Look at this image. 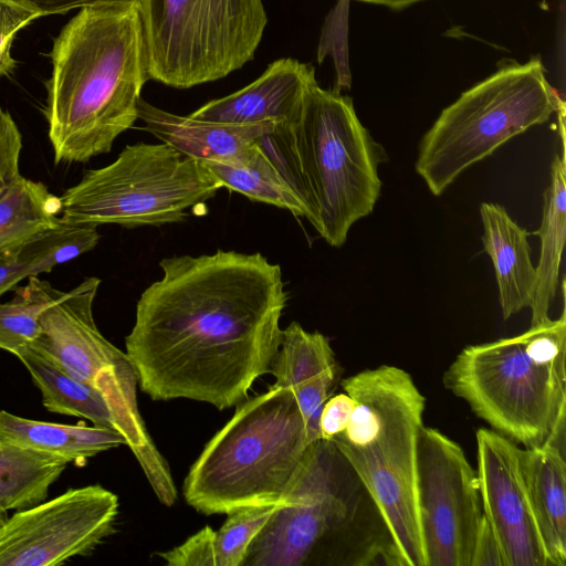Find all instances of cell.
Returning a JSON list of instances; mask_svg holds the SVG:
<instances>
[{"label":"cell","instance_id":"3","mask_svg":"<svg viewBox=\"0 0 566 566\" xmlns=\"http://www.w3.org/2000/svg\"><path fill=\"white\" fill-rule=\"evenodd\" d=\"M269 156L307 209V220L332 247H342L352 226L373 212L380 196L381 147L357 117L350 97L306 90L298 120L269 136Z\"/></svg>","mask_w":566,"mask_h":566},{"label":"cell","instance_id":"33","mask_svg":"<svg viewBox=\"0 0 566 566\" xmlns=\"http://www.w3.org/2000/svg\"><path fill=\"white\" fill-rule=\"evenodd\" d=\"M39 17L65 13L73 9L101 6H134L140 8L143 0H14Z\"/></svg>","mask_w":566,"mask_h":566},{"label":"cell","instance_id":"36","mask_svg":"<svg viewBox=\"0 0 566 566\" xmlns=\"http://www.w3.org/2000/svg\"><path fill=\"white\" fill-rule=\"evenodd\" d=\"M358 2L386 7L392 10H401L423 0H355Z\"/></svg>","mask_w":566,"mask_h":566},{"label":"cell","instance_id":"12","mask_svg":"<svg viewBox=\"0 0 566 566\" xmlns=\"http://www.w3.org/2000/svg\"><path fill=\"white\" fill-rule=\"evenodd\" d=\"M331 441L317 440L282 503L249 547L243 566H305L348 516Z\"/></svg>","mask_w":566,"mask_h":566},{"label":"cell","instance_id":"18","mask_svg":"<svg viewBox=\"0 0 566 566\" xmlns=\"http://www.w3.org/2000/svg\"><path fill=\"white\" fill-rule=\"evenodd\" d=\"M565 426L520 451V467L549 566L566 564Z\"/></svg>","mask_w":566,"mask_h":566},{"label":"cell","instance_id":"22","mask_svg":"<svg viewBox=\"0 0 566 566\" xmlns=\"http://www.w3.org/2000/svg\"><path fill=\"white\" fill-rule=\"evenodd\" d=\"M565 154L556 155L551 167V181L544 192L541 227L532 234L539 237L541 255L536 269V283L531 326L551 319L548 313L558 287L559 266L566 234Z\"/></svg>","mask_w":566,"mask_h":566},{"label":"cell","instance_id":"29","mask_svg":"<svg viewBox=\"0 0 566 566\" xmlns=\"http://www.w3.org/2000/svg\"><path fill=\"white\" fill-rule=\"evenodd\" d=\"M158 555L169 566H217L216 531L207 525L181 545Z\"/></svg>","mask_w":566,"mask_h":566},{"label":"cell","instance_id":"19","mask_svg":"<svg viewBox=\"0 0 566 566\" xmlns=\"http://www.w3.org/2000/svg\"><path fill=\"white\" fill-rule=\"evenodd\" d=\"M480 214L483 249L491 258L502 315L507 319L533 301L536 269L531 260L530 233L497 203H482Z\"/></svg>","mask_w":566,"mask_h":566},{"label":"cell","instance_id":"9","mask_svg":"<svg viewBox=\"0 0 566 566\" xmlns=\"http://www.w3.org/2000/svg\"><path fill=\"white\" fill-rule=\"evenodd\" d=\"M139 13L149 78L175 88L240 70L268 23L262 0H143Z\"/></svg>","mask_w":566,"mask_h":566},{"label":"cell","instance_id":"31","mask_svg":"<svg viewBox=\"0 0 566 566\" xmlns=\"http://www.w3.org/2000/svg\"><path fill=\"white\" fill-rule=\"evenodd\" d=\"M22 136L12 116L0 107V198L20 176Z\"/></svg>","mask_w":566,"mask_h":566},{"label":"cell","instance_id":"35","mask_svg":"<svg viewBox=\"0 0 566 566\" xmlns=\"http://www.w3.org/2000/svg\"><path fill=\"white\" fill-rule=\"evenodd\" d=\"M352 564L357 566H408L391 538L389 542L370 543Z\"/></svg>","mask_w":566,"mask_h":566},{"label":"cell","instance_id":"11","mask_svg":"<svg viewBox=\"0 0 566 566\" xmlns=\"http://www.w3.org/2000/svg\"><path fill=\"white\" fill-rule=\"evenodd\" d=\"M418 514L427 566H470L483 511L478 474L439 430L418 438Z\"/></svg>","mask_w":566,"mask_h":566},{"label":"cell","instance_id":"6","mask_svg":"<svg viewBox=\"0 0 566 566\" xmlns=\"http://www.w3.org/2000/svg\"><path fill=\"white\" fill-rule=\"evenodd\" d=\"M312 446L294 394L272 385L239 403L184 482L187 503L206 515L281 503Z\"/></svg>","mask_w":566,"mask_h":566},{"label":"cell","instance_id":"26","mask_svg":"<svg viewBox=\"0 0 566 566\" xmlns=\"http://www.w3.org/2000/svg\"><path fill=\"white\" fill-rule=\"evenodd\" d=\"M205 164L222 187L250 200L269 203L307 219V209L301 197L265 154L260 143L247 163Z\"/></svg>","mask_w":566,"mask_h":566},{"label":"cell","instance_id":"28","mask_svg":"<svg viewBox=\"0 0 566 566\" xmlns=\"http://www.w3.org/2000/svg\"><path fill=\"white\" fill-rule=\"evenodd\" d=\"M281 503L244 506L227 513V520L216 532L217 566H243L250 545Z\"/></svg>","mask_w":566,"mask_h":566},{"label":"cell","instance_id":"13","mask_svg":"<svg viewBox=\"0 0 566 566\" xmlns=\"http://www.w3.org/2000/svg\"><path fill=\"white\" fill-rule=\"evenodd\" d=\"M118 497L95 484L17 511L0 525V566H57L91 555L115 532Z\"/></svg>","mask_w":566,"mask_h":566},{"label":"cell","instance_id":"27","mask_svg":"<svg viewBox=\"0 0 566 566\" xmlns=\"http://www.w3.org/2000/svg\"><path fill=\"white\" fill-rule=\"evenodd\" d=\"M13 290L12 300L0 303V348L12 354L36 338L42 313L63 293L38 276Z\"/></svg>","mask_w":566,"mask_h":566},{"label":"cell","instance_id":"10","mask_svg":"<svg viewBox=\"0 0 566 566\" xmlns=\"http://www.w3.org/2000/svg\"><path fill=\"white\" fill-rule=\"evenodd\" d=\"M101 280L87 277L63 292L44 310L40 332L29 345L74 378L95 387L105 398L116 430L143 468L161 458L140 417L137 375L126 353L109 343L93 317Z\"/></svg>","mask_w":566,"mask_h":566},{"label":"cell","instance_id":"2","mask_svg":"<svg viewBox=\"0 0 566 566\" xmlns=\"http://www.w3.org/2000/svg\"><path fill=\"white\" fill-rule=\"evenodd\" d=\"M44 111L54 161L108 153L138 118L149 80L139 8L81 9L54 39Z\"/></svg>","mask_w":566,"mask_h":566},{"label":"cell","instance_id":"15","mask_svg":"<svg viewBox=\"0 0 566 566\" xmlns=\"http://www.w3.org/2000/svg\"><path fill=\"white\" fill-rule=\"evenodd\" d=\"M314 80L315 71L311 64L291 57L280 59L248 86L208 102L189 116L226 124L274 122L292 126L301 116L306 90Z\"/></svg>","mask_w":566,"mask_h":566},{"label":"cell","instance_id":"25","mask_svg":"<svg viewBox=\"0 0 566 566\" xmlns=\"http://www.w3.org/2000/svg\"><path fill=\"white\" fill-rule=\"evenodd\" d=\"M61 210L60 197L20 175L0 198V250L59 227Z\"/></svg>","mask_w":566,"mask_h":566},{"label":"cell","instance_id":"32","mask_svg":"<svg viewBox=\"0 0 566 566\" xmlns=\"http://www.w3.org/2000/svg\"><path fill=\"white\" fill-rule=\"evenodd\" d=\"M354 405V400L346 392L328 398L319 415V439L331 441L342 433L349 422Z\"/></svg>","mask_w":566,"mask_h":566},{"label":"cell","instance_id":"7","mask_svg":"<svg viewBox=\"0 0 566 566\" xmlns=\"http://www.w3.org/2000/svg\"><path fill=\"white\" fill-rule=\"evenodd\" d=\"M563 106L539 57L504 61L442 109L419 144L416 171L440 196L464 170Z\"/></svg>","mask_w":566,"mask_h":566},{"label":"cell","instance_id":"16","mask_svg":"<svg viewBox=\"0 0 566 566\" xmlns=\"http://www.w3.org/2000/svg\"><path fill=\"white\" fill-rule=\"evenodd\" d=\"M138 118L145 129L182 155L203 163L240 165L254 154L260 140L277 123L226 124L180 116L158 108L143 98Z\"/></svg>","mask_w":566,"mask_h":566},{"label":"cell","instance_id":"5","mask_svg":"<svg viewBox=\"0 0 566 566\" xmlns=\"http://www.w3.org/2000/svg\"><path fill=\"white\" fill-rule=\"evenodd\" d=\"M566 315L464 347L442 376L492 430L534 448L566 421Z\"/></svg>","mask_w":566,"mask_h":566},{"label":"cell","instance_id":"1","mask_svg":"<svg viewBox=\"0 0 566 566\" xmlns=\"http://www.w3.org/2000/svg\"><path fill=\"white\" fill-rule=\"evenodd\" d=\"M163 276L136 305L126 355L153 400L191 399L223 410L270 373L287 293L261 253L218 250L159 262Z\"/></svg>","mask_w":566,"mask_h":566},{"label":"cell","instance_id":"4","mask_svg":"<svg viewBox=\"0 0 566 566\" xmlns=\"http://www.w3.org/2000/svg\"><path fill=\"white\" fill-rule=\"evenodd\" d=\"M354 400L331 442L373 499L408 566H427L418 514V438L426 398L403 369L381 365L342 382Z\"/></svg>","mask_w":566,"mask_h":566},{"label":"cell","instance_id":"37","mask_svg":"<svg viewBox=\"0 0 566 566\" xmlns=\"http://www.w3.org/2000/svg\"><path fill=\"white\" fill-rule=\"evenodd\" d=\"M8 518L7 513L0 511V525Z\"/></svg>","mask_w":566,"mask_h":566},{"label":"cell","instance_id":"34","mask_svg":"<svg viewBox=\"0 0 566 566\" xmlns=\"http://www.w3.org/2000/svg\"><path fill=\"white\" fill-rule=\"evenodd\" d=\"M470 566H505L497 537L483 515L475 536Z\"/></svg>","mask_w":566,"mask_h":566},{"label":"cell","instance_id":"24","mask_svg":"<svg viewBox=\"0 0 566 566\" xmlns=\"http://www.w3.org/2000/svg\"><path fill=\"white\" fill-rule=\"evenodd\" d=\"M67 464L60 457L0 441V511H21L44 502Z\"/></svg>","mask_w":566,"mask_h":566},{"label":"cell","instance_id":"17","mask_svg":"<svg viewBox=\"0 0 566 566\" xmlns=\"http://www.w3.org/2000/svg\"><path fill=\"white\" fill-rule=\"evenodd\" d=\"M270 373L276 387L291 390L305 419L312 443L319 440L318 420L338 375V365L326 336L307 332L297 322L283 329Z\"/></svg>","mask_w":566,"mask_h":566},{"label":"cell","instance_id":"20","mask_svg":"<svg viewBox=\"0 0 566 566\" xmlns=\"http://www.w3.org/2000/svg\"><path fill=\"white\" fill-rule=\"evenodd\" d=\"M0 441L50 453L77 465L126 444L124 436L114 429L31 420L4 410H0Z\"/></svg>","mask_w":566,"mask_h":566},{"label":"cell","instance_id":"30","mask_svg":"<svg viewBox=\"0 0 566 566\" xmlns=\"http://www.w3.org/2000/svg\"><path fill=\"white\" fill-rule=\"evenodd\" d=\"M38 18L35 12L14 0H0V77L15 66L11 55L14 35Z\"/></svg>","mask_w":566,"mask_h":566},{"label":"cell","instance_id":"8","mask_svg":"<svg viewBox=\"0 0 566 566\" xmlns=\"http://www.w3.org/2000/svg\"><path fill=\"white\" fill-rule=\"evenodd\" d=\"M221 188L203 161L165 143H137L67 188L60 197L61 219L96 227L163 226L184 220L189 208L213 198Z\"/></svg>","mask_w":566,"mask_h":566},{"label":"cell","instance_id":"23","mask_svg":"<svg viewBox=\"0 0 566 566\" xmlns=\"http://www.w3.org/2000/svg\"><path fill=\"white\" fill-rule=\"evenodd\" d=\"M13 355L30 373L46 410L84 418L96 427L116 430L107 402L95 387L74 378L30 346L18 349Z\"/></svg>","mask_w":566,"mask_h":566},{"label":"cell","instance_id":"14","mask_svg":"<svg viewBox=\"0 0 566 566\" xmlns=\"http://www.w3.org/2000/svg\"><path fill=\"white\" fill-rule=\"evenodd\" d=\"M475 437L483 516L505 566H549L521 472V448L492 429L481 428Z\"/></svg>","mask_w":566,"mask_h":566},{"label":"cell","instance_id":"21","mask_svg":"<svg viewBox=\"0 0 566 566\" xmlns=\"http://www.w3.org/2000/svg\"><path fill=\"white\" fill-rule=\"evenodd\" d=\"M98 241L96 226L63 221L21 244L0 250V296L22 280L49 273L93 250Z\"/></svg>","mask_w":566,"mask_h":566}]
</instances>
